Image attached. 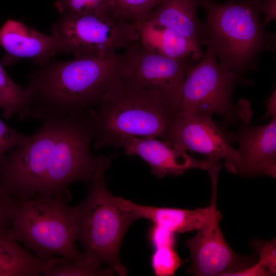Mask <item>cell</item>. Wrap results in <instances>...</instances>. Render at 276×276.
<instances>
[{
    "label": "cell",
    "instance_id": "9",
    "mask_svg": "<svg viewBox=\"0 0 276 276\" xmlns=\"http://www.w3.org/2000/svg\"><path fill=\"white\" fill-rule=\"evenodd\" d=\"M229 133L216 125L212 116L177 112L165 139L177 149L197 152L213 166L224 165L229 172L240 174L242 163L238 150L231 145Z\"/></svg>",
    "mask_w": 276,
    "mask_h": 276
},
{
    "label": "cell",
    "instance_id": "14",
    "mask_svg": "<svg viewBox=\"0 0 276 276\" xmlns=\"http://www.w3.org/2000/svg\"><path fill=\"white\" fill-rule=\"evenodd\" d=\"M229 136L239 146L238 151L242 163L240 175L275 178L276 116L263 126L243 123L236 133H229Z\"/></svg>",
    "mask_w": 276,
    "mask_h": 276
},
{
    "label": "cell",
    "instance_id": "24",
    "mask_svg": "<svg viewBox=\"0 0 276 276\" xmlns=\"http://www.w3.org/2000/svg\"><path fill=\"white\" fill-rule=\"evenodd\" d=\"M250 246L259 256V261L269 272L270 275L276 274V241H262L254 239Z\"/></svg>",
    "mask_w": 276,
    "mask_h": 276
},
{
    "label": "cell",
    "instance_id": "15",
    "mask_svg": "<svg viewBox=\"0 0 276 276\" xmlns=\"http://www.w3.org/2000/svg\"><path fill=\"white\" fill-rule=\"evenodd\" d=\"M118 200L121 205L133 212L138 219H148L175 233L198 231L221 215L214 200L204 208L187 210L142 205L121 197H118Z\"/></svg>",
    "mask_w": 276,
    "mask_h": 276
},
{
    "label": "cell",
    "instance_id": "6",
    "mask_svg": "<svg viewBox=\"0 0 276 276\" xmlns=\"http://www.w3.org/2000/svg\"><path fill=\"white\" fill-rule=\"evenodd\" d=\"M104 172H100L90 181L86 198L77 205V240L87 261L106 264L113 272L125 275L127 270L120 261V247L127 230L138 218L109 192Z\"/></svg>",
    "mask_w": 276,
    "mask_h": 276
},
{
    "label": "cell",
    "instance_id": "4",
    "mask_svg": "<svg viewBox=\"0 0 276 276\" xmlns=\"http://www.w3.org/2000/svg\"><path fill=\"white\" fill-rule=\"evenodd\" d=\"M177 112V104L168 97L121 77L89 111L95 148L116 146L132 136L165 140Z\"/></svg>",
    "mask_w": 276,
    "mask_h": 276
},
{
    "label": "cell",
    "instance_id": "1",
    "mask_svg": "<svg viewBox=\"0 0 276 276\" xmlns=\"http://www.w3.org/2000/svg\"><path fill=\"white\" fill-rule=\"evenodd\" d=\"M94 134L88 112L49 118L24 144L0 162V189L15 201L36 197H62L68 188L87 183L105 171L109 159L90 151Z\"/></svg>",
    "mask_w": 276,
    "mask_h": 276
},
{
    "label": "cell",
    "instance_id": "3",
    "mask_svg": "<svg viewBox=\"0 0 276 276\" xmlns=\"http://www.w3.org/2000/svg\"><path fill=\"white\" fill-rule=\"evenodd\" d=\"M262 1L199 0L205 14L200 45L211 48L219 62L245 83L250 82L245 74L258 68L261 54L276 49L275 34L267 32L261 21Z\"/></svg>",
    "mask_w": 276,
    "mask_h": 276
},
{
    "label": "cell",
    "instance_id": "16",
    "mask_svg": "<svg viewBox=\"0 0 276 276\" xmlns=\"http://www.w3.org/2000/svg\"><path fill=\"white\" fill-rule=\"evenodd\" d=\"M198 6L199 0H163L144 21L170 28L200 47L202 21L197 16Z\"/></svg>",
    "mask_w": 276,
    "mask_h": 276
},
{
    "label": "cell",
    "instance_id": "11",
    "mask_svg": "<svg viewBox=\"0 0 276 276\" xmlns=\"http://www.w3.org/2000/svg\"><path fill=\"white\" fill-rule=\"evenodd\" d=\"M221 218V215L214 218L185 241L192 261L189 273L199 276H229L251 265L227 244L219 226Z\"/></svg>",
    "mask_w": 276,
    "mask_h": 276
},
{
    "label": "cell",
    "instance_id": "26",
    "mask_svg": "<svg viewBox=\"0 0 276 276\" xmlns=\"http://www.w3.org/2000/svg\"><path fill=\"white\" fill-rule=\"evenodd\" d=\"M175 234L165 227L154 224L150 231L149 237L154 248L163 247H174Z\"/></svg>",
    "mask_w": 276,
    "mask_h": 276
},
{
    "label": "cell",
    "instance_id": "5",
    "mask_svg": "<svg viewBox=\"0 0 276 276\" xmlns=\"http://www.w3.org/2000/svg\"><path fill=\"white\" fill-rule=\"evenodd\" d=\"M78 217V206L68 205L62 197L19 200L8 230L40 259L49 260L58 256L82 260L85 257L75 244Z\"/></svg>",
    "mask_w": 276,
    "mask_h": 276
},
{
    "label": "cell",
    "instance_id": "28",
    "mask_svg": "<svg viewBox=\"0 0 276 276\" xmlns=\"http://www.w3.org/2000/svg\"><path fill=\"white\" fill-rule=\"evenodd\" d=\"M270 275L268 270L259 262L234 272L229 276H267Z\"/></svg>",
    "mask_w": 276,
    "mask_h": 276
},
{
    "label": "cell",
    "instance_id": "10",
    "mask_svg": "<svg viewBox=\"0 0 276 276\" xmlns=\"http://www.w3.org/2000/svg\"><path fill=\"white\" fill-rule=\"evenodd\" d=\"M120 56L122 78L162 94L178 106L187 73L196 63L192 55L178 59L167 57L148 50L140 40Z\"/></svg>",
    "mask_w": 276,
    "mask_h": 276
},
{
    "label": "cell",
    "instance_id": "12",
    "mask_svg": "<svg viewBox=\"0 0 276 276\" xmlns=\"http://www.w3.org/2000/svg\"><path fill=\"white\" fill-rule=\"evenodd\" d=\"M0 46L6 52L3 57L6 65L28 58L42 66L50 62L56 55L64 54L63 44L57 36L45 35L11 19L0 29Z\"/></svg>",
    "mask_w": 276,
    "mask_h": 276
},
{
    "label": "cell",
    "instance_id": "31",
    "mask_svg": "<svg viewBox=\"0 0 276 276\" xmlns=\"http://www.w3.org/2000/svg\"><path fill=\"white\" fill-rule=\"evenodd\" d=\"M226 2H231V1H232L233 0H226Z\"/></svg>",
    "mask_w": 276,
    "mask_h": 276
},
{
    "label": "cell",
    "instance_id": "19",
    "mask_svg": "<svg viewBox=\"0 0 276 276\" xmlns=\"http://www.w3.org/2000/svg\"><path fill=\"white\" fill-rule=\"evenodd\" d=\"M32 103L28 89L16 83L0 62V108L4 117L9 119L16 116L20 120L31 117Z\"/></svg>",
    "mask_w": 276,
    "mask_h": 276
},
{
    "label": "cell",
    "instance_id": "29",
    "mask_svg": "<svg viewBox=\"0 0 276 276\" xmlns=\"http://www.w3.org/2000/svg\"><path fill=\"white\" fill-rule=\"evenodd\" d=\"M276 0H262L261 4V13L265 15L263 24L265 27L270 21L276 18Z\"/></svg>",
    "mask_w": 276,
    "mask_h": 276
},
{
    "label": "cell",
    "instance_id": "21",
    "mask_svg": "<svg viewBox=\"0 0 276 276\" xmlns=\"http://www.w3.org/2000/svg\"><path fill=\"white\" fill-rule=\"evenodd\" d=\"M55 5L61 13L107 14L120 17L112 0H57Z\"/></svg>",
    "mask_w": 276,
    "mask_h": 276
},
{
    "label": "cell",
    "instance_id": "7",
    "mask_svg": "<svg viewBox=\"0 0 276 276\" xmlns=\"http://www.w3.org/2000/svg\"><path fill=\"white\" fill-rule=\"evenodd\" d=\"M198 63L188 70L181 87L178 112L218 114L227 124L241 120L248 124L250 104L242 99L237 105L233 103L236 84L241 81L235 72L218 61L214 51L207 47Z\"/></svg>",
    "mask_w": 276,
    "mask_h": 276
},
{
    "label": "cell",
    "instance_id": "23",
    "mask_svg": "<svg viewBox=\"0 0 276 276\" xmlns=\"http://www.w3.org/2000/svg\"><path fill=\"white\" fill-rule=\"evenodd\" d=\"M151 261L154 273L157 276L173 275L181 264L179 256L172 247L155 248Z\"/></svg>",
    "mask_w": 276,
    "mask_h": 276
},
{
    "label": "cell",
    "instance_id": "8",
    "mask_svg": "<svg viewBox=\"0 0 276 276\" xmlns=\"http://www.w3.org/2000/svg\"><path fill=\"white\" fill-rule=\"evenodd\" d=\"M51 27L64 54L74 57H113L140 41L137 26L115 15L65 12Z\"/></svg>",
    "mask_w": 276,
    "mask_h": 276
},
{
    "label": "cell",
    "instance_id": "27",
    "mask_svg": "<svg viewBox=\"0 0 276 276\" xmlns=\"http://www.w3.org/2000/svg\"><path fill=\"white\" fill-rule=\"evenodd\" d=\"M16 207V201L0 189V228L9 227Z\"/></svg>",
    "mask_w": 276,
    "mask_h": 276
},
{
    "label": "cell",
    "instance_id": "22",
    "mask_svg": "<svg viewBox=\"0 0 276 276\" xmlns=\"http://www.w3.org/2000/svg\"><path fill=\"white\" fill-rule=\"evenodd\" d=\"M118 15L127 21L137 24L163 0H112Z\"/></svg>",
    "mask_w": 276,
    "mask_h": 276
},
{
    "label": "cell",
    "instance_id": "2",
    "mask_svg": "<svg viewBox=\"0 0 276 276\" xmlns=\"http://www.w3.org/2000/svg\"><path fill=\"white\" fill-rule=\"evenodd\" d=\"M120 55L74 57L41 66L28 77L31 117L77 115L97 108L122 77Z\"/></svg>",
    "mask_w": 276,
    "mask_h": 276
},
{
    "label": "cell",
    "instance_id": "20",
    "mask_svg": "<svg viewBox=\"0 0 276 276\" xmlns=\"http://www.w3.org/2000/svg\"><path fill=\"white\" fill-rule=\"evenodd\" d=\"M113 272L108 267L87 261L69 260L59 257L56 263L45 273L46 276L108 275Z\"/></svg>",
    "mask_w": 276,
    "mask_h": 276
},
{
    "label": "cell",
    "instance_id": "17",
    "mask_svg": "<svg viewBox=\"0 0 276 276\" xmlns=\"http://www.w3.org/2000/svg\"><path fill=\"white\" fill-rule=\"evenodd\" d=\"M136 26L140 42L153 52L174 59L192 55L196 62L202 56L200 46L170 28L148 21L140 22Z\"/></svg>",
    "mask_w": 276,
    "mask_h": 276
},
{
    "label": "cell",
    "instance_id": "18",
    "mask_svg": "<svg viewBox=\"0 0 276 276\" xmlns=\"http://www.w3.org/2000/svg\"><path fill=\"white\" fill-rule=\"evenodd\" d=\"M8 228H0V276L43 275L51 261L40 259L24 248L10 235Z\"/></svg>",
    "mask_w": 276,
    "mask_h": 276
},
{
    "label": "cell",
    "instance_id": "30",
    "mask_svg": "<svg viewBox=\"0 0 276 276\" xmlns=\"http://www.w3.org/2000/svg\"><path fill=\"white\" fill-rule=\"evenodd\" d=\"M275 88L272 94L267 99L265 102L266 103L267 111L264 116L266 118L269 116L272 117L276 116V91Z\"/></svg>",
    "mask_w": 276,
    "mask_h": 276
},
{
    "label": "cell",
    "instance_id": "25",
    "mask_svg": "<svg viewBox=\"0 0 276 276\" xmlns=\"http://www.w3.org/2000/svg\"><path fill=\"white\" fill-rule=\"evenodd\" d=\"M30 135L17 132L0 120V162L10 150L26 143Z\"/></svg>",
    "mask_w": 276,
    "mask_h": 276
},
{
    "label": "cell",
    "instance_id": "13",
    "mask_svg": "<svg viewBox=\"0 0 276 276\" xmlns=\"http://www.w3.org/2000/svg\"><path fill=\"white\" fill-rule=\"evenodd\" d=\"M116 146L121 147L129 155H137L151 168L157 178L177 176L186 171L198 169L209 172L214 167L205 158L197 159L153 137H128L121 140Z\"/></svg>",
    "mask_w": 276,
    "mask_h": 276
}]
</instances>
